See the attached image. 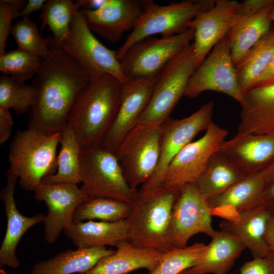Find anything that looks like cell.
<instances>
[{"instance_id":"40","label":"cell","mask_w":274,"mask_h":274,"mask_svg":"<svg viewBox=\"0 0 274 274\" xmlns=\"http://www.w3.org/2000/svg\"><path fill=\"white\" fill-rule=\"evenodd\" d=\"M14 122L9 109L0 107V145L10 138Z\"/></svg>"},{"instance_id":"7","label":"cell","mask_w":274,"mask_h":274,"mask_svg":"<svg viewBox=\"0 0 274 274\" xmlns=\"http://www.w3.org/2000/svg\"><path fill=\"white\" fill-rule=\"evenodd\" d=\"M197 68L192 43L185 47L158 75L150 100L138 122L161 126L184 96Z\"/></svg>"},{"instance_id":"46","label":"cell","mask_w":274,"mask_h":274,"mask_svg":"<svg viewBox=\"0 0 274 274\" xmlns=\"http://www.w3.org/2000/svg\"><path fill=\"white\" fill-rule=\"evenodd\" d=\"M269 16L271 19V22H273L274 23V3L271 6V7L270 10L269 12Z\"/></svg>"},{"instance_id":"3","label":"cell","mask_w":274,"mask_h":274,"mask_svg":"<svg viewBox=\"0 0 274 274\" xmlns=\"http://www.w3.org/2000/svg\"><path fill=\"white\" fill-rule=\"evenodd\" d=\"M180 191L164 186L140 189L126 220L127 242L140 248L153 249L163 253L173 247L170 221Z\"/></svg>"},{"instance_id":"29","label":"cell","mask_w":274,"mask_h":274,"mask_svg":"<svg viewBox=\"0 0 274 274\" xmlns=\"http://www.w3.org/2000/svg\"><path fill=\"white\" fill-rule=\"evenodd\" d=\"M245 178L227 157L218 150L210 158L196 184L209 201L224 193Z\"/></svg>"},{"instance_id":"23","label":"cell","mask_w":274,"mask_h":274,"mask_svg":"<svg viewBox=\"0 0 274 274\" xmlns=\"http://www.w3.org/2000/svg\"><path fill=\"white\" fill-rule=\"evenodd\" d=\"M238 134L264 135L274 131V83L243 91Z\"/></svg>"},{"instance_id":"38","label":"cell","mask_w":274,"mask_h":274,"mask_svg":"<svg viewBox=\"0 0 274 274\" xmlns=\"http://www.w3.org/2000/svg\"><path fill=\"white\" fill-rule=\"evenodd\" d=\"M27 2L24 0L0 1V56L6 52V42L13 28L12 22L14 18L20 16Z\"/></svg>"},{"instance_id":"47","label":"cell","mask_w":274,"mask_h":274,"mask_svg":"<svg viewBox=\"0 0 274 274\" xmlns=\"http://www.w3.org/2000/svg\"><path fill=\"white\" fill-rule=\"evenodd\" d=\"M0 274H7L6 271L3 269H0Z\"/></svg>"},{"instance_id":"44","label":"cell","mask_w":274,"mask_h":274,"mask_svg":"<svg viewBox=\"0 0 274 274\" xmlns=\"http://www.w3.org/2000/svg\"><path fill=\"white\" fill-rule=\"evenodd\" d=\"M46 0H28L25 6L21 11L20 16L23 18L29 17L32 12L42 10Z\"/></svg>"},{"instance_id":"21","label":"cell","mask_w":274,"mask_h":274,"mask_svg":"<svg viewBox=\"0 0 274 274\" xmlns=\"http://www.w3.org/2000/svg\"><path fill=\"white\" fill-rule=\"evenodd\" d=\"M143 1L114 0L97 10H79L90 30L111 43L120 40L123 34L134 27L143 9Z\"/></svg>"},{"instance_id":"19","label":"cell","mask_w":274,"mask_h":274,"mask_svg":"<svg viewBox=\"0 0 274 274\" xmlns=\"http://www.w3.org/2000/svg\"><path fill=\"white\" fill-rule=\"evenodd\" d=\"M219 150L247 177L274 161V133H236L231 139L225 140Z\"/></svg>"},{"instance_id":"6","label":"cell","mask_w":274,"mask_h":274,"mask_svg":"<svg viewBox=\"0 0 274 274\" xmlns=\"http://www.w3.org/2000/svg\"><path fill=\"white\" fill-rule=\"evenodd\" d=\"M215 0H186L161 6L151 0H144L143 9L134 27L117 51L118 60L135 43L160 34L168 37L189 28L193 19L211 7Z\"/></svg>"},{"instance_id":"43","label":"cell","mask_w":274,"mask_h":274,"mask_svg":"<svg viewBox=\"0 0 274 274\" xmlns=\"http://www.w3.org/2000/svg\"><path fill=\"white\" fill-rule=\"evenodd\" d=\"M271 83H274V55L267 68L258 78L252 86Z\"/></svg>"},{"instance_id":"31","label":"cell","mask_w":274,"mask_h":274,"mask_svg":"<svg viewBox=\"0 0 274 274\" xmlns=\"http://www.w3.org/2000/svg\"><path fill=\"white\" fill-rule=\"evenodd\" d=\"M274 55V30L269 31L236 65L243 92L254 84L265 70Z\"/></svg>"},{"instance_id":"28","label":"cell","mask_w":274,"mask_h":274,"mask_svg":"<svg viewBox=\"0 0 274 274\" xmlns=\"http://www.w3.org/2000/svg\"><path fill=\"white\" fill-rule=\"evenodd\" d=\"M115 250L106 247L67 250L50 259L36 263L30 274H81L94 267L102 258Z\"/></svg>"},{"instance_id":"35","label":"cell","mask_w":274,"mask_h":274,"mask_svg":"<svg viewBox=\"0 0 274 274\" xmlns=\"http://www.w3.org/2000/svg\"><path fill=\"white\" fill-rule=\"evenodd\" d=\"M35 95V89L32 85H27L5 75L1 76V108L12 109L18 114L26 113L32 106Z\"/></svg>"},{"instance_id":"41","label":"cell","mask_w":274,"mask_h":274,"mask_svg":"<svg viewBox=\"0 0 274 274\" xmlns=\"http://www.w3.org/2000/svg\"><path fill=\"white\" fill-rule=\"evenodd\" d=\"M114 0H77L75 3L78 10H97L110 5Z\"/></svg>"},{"instance_id":"1","label":"cell","mask_w":274,"mask_h":274,"mask_svg":"<svg viewBox=\"0 0 274 274\" xmlns=\"http://www.w3.org/2000/svg\"><path fill=\"white\" fill-rule=\"evenodd\" d=\"M50 50L43 58L32 85L36 95L28 127L59 132L67 125L70 113L80 91L90 81L88 73L56 44L46 38Z\"/></svg>"},{"instance_id":"17","label":"cell","mask_w":274,"mask_h":274,"mask_svg":"<svg viewBox=\"0 0 274 274\" xmlns=\"http://www.w3.org/2000/svg\"><path fill=\"white\" fill-rule=\"evenodd\" d=\"M158 76L122 84L121 102L115 121L102 143L115 153L126 134L136 125L147 107Z\"/></svg>"},{"instance_id":"25","label":"cell","mask_w":274,"mask_h":274,"mask_svg":"<svg viewBox=\"0 0 274 274\" xmlns=\"http://www.w3.org/2000/svg\"><path fill=\"white\" fill-rule=\"evenodd\" d=\"M116 247L114 253L102 258L92 269L81 274H128L141 268L150 272L163 254L153 249L135 247L127 241Z\"/></svg>"},{"instance_id":"30","label":"cell","mask_w":274,"mask_h":274,"mask_svg":"<svg viewBox=\"0 0 274 274\" xmlns=\"http://www.w3.org/2000/svg\"><path fill=\"white\" fill-rule=\"evenodd\" d=\"M61 145L57 156V169L53 175L45 177L42 183L46 184L81 183L80 155L81 146L71 127L67 125L60 132Z\"/></svg>"},{"instance_id":"32","label":"cell","mask_w":274,"mask_h":274,"mask_svg":"<svg viewBox=\"0 0 274 274\" xmlns=\"http://www.w3.org/2000/svg\"><path fill=\"white\" fill-rule=\"evenodd\" d=\"M75 2L71 0H48L40 15L42 21L41 32L48 25L55 42L61 45L68 38L73 18L78 11Z\"/></svg>"},{"instance_id":"26","label":"cell","mask_w":274,"mask_h":274,"mask_svg":"<svg viewBox=\"0 0 274 274\" xmlns=\"http://www.w3.org/2000/svg\"><path fill=\"white\" fill-rule=\"evenodd\" d=\"M65 236L78 248L114 246L127 241L126 221H71L64 228Z\"/></svg>"},{"instance_id":"5","label":"cell","mask_w":274,"mask_h":274,"mask_svg":"<svg viewBox=\"0 0 274 274\" xmlns=\"http://www.w3.org/2000/svg\"><path fill=\"white\" fill-rule=\"evenodd\" d=\"M80 165V188L88 198L134 203L139 190L129 185L115 154L102 144L81 147Z\"/></svg>"},{"instance_id":"18","label":"cell","mask_w":274,"mask_h":274,"mask_svg":"<svg viewBox=\"0 0 274 274\" xmlns=\"http://www.w3.org/2000/svg\"><path fill=\"white\" fill-rule=\"evenodd\" d=\"M274 176V161L241 180L227 191L209 200L212 215L231 219L242 211L262 204L264 191Z\"/></svg>"},{"instance_id":"15","label":"cell","mask_w":274,"mask_h":274,"mask_svg":"<svg viewBox=\"0 0 274 274\" xmlns=\"http://www.w3.org/2000/svg\"><path fill=\"white\" fill-rule=\"evenodd\" d=\"M241 3L215 0L210 8L198 14L190 22L194 31L192 43L197 67L215 45L225 37L238 18Z\"/></svg>"},{"instance_id":"14","label":"cell","mask_w":274,"mask_h":274,"mask_svg":"<svg viewBox=\"0 0 274 274\" xmlns=\"http://www.w3.org/2000/svg\"><path fill=\"white\" fill-rule=\"evenodd\" d=\"M212 209L196 183L181 190L173 207L170 226L173 247L187 246L190 238L198 233L212 237L215 231L212 225Z\"/></svg>"},{"instance_id":"2","label":"cell","mask_w":274,"mask_h":274,"mask_svg":"<svg viewBox=\"0 0 274 274\" xmlns=\"http://www.w3.org/2000/svg\"><path fill=\"white\" fill-rule=\"evenodd\" d=\"M122 84L105 74L90 80L78 94L67 125L81 147L102 144L118 114Z\"/></svg>"},{"instance_id":"27","label":"cell","mask_w":274,"mask_h":274,"mask_svg":"<svg viewBox=\"0 0 274 274\" xmlns=\"http://www.w3.org/2000/svg\"><path fill=\"white\" fill-rule=\"evenodd\" d=\"M274 1L257 12L239 17L226 38L235 66L250 50L270 31L269 12Z\"/></svg>"},{"instance_id":"34","label":"cell","mask_w":274,"mask_h":274,"mask_svg":"<svg viewBox=\"0 0 274 274\" xmlns=\"http://www.w3.org/2000/svg\"><path fill=\"white\" fill-rule=\"evenodd\" d=\"M206 248L202 243L183 248L173 247L163 254L156 266L148 274H181L195 264Z\"/></svg>"},{"instance_id":"45","label":"cell","mask_w":274,"mask_h":274,"mask_svg":"<svg viewBox=\"0 0 274 274\" xmlns=\"http://www.w3.org/2000/svg\"><path fill=\"white\" fill-rule=\"evenodd\" d=\"M265 240L270 249L274 253V216L272 215L269 219L265 232Z\"/></svg>"},{"instance_id":"4","label":"cell","mask_w":274,"mask_h":274,"mask_svg":"<svg viewBox=\"0 0 274 274\" xmlns=\"http://www.w3.org/2000/svg\"><path fill=\"white\" fill-rule=\"evenodd\" d=\"M60 137V132L28 127L16 132L9 147V169L19 178L23 189L34 191L45 177L56 173Z\"/></svg>"},{"instance_id":"12","label":"cell","mask_w":274,"mask_h":274,"mask_svg":"<svg viewBox=\"0 0 274 274\" xmlns=\"http://www.w3.org/2000/svg\"><path fill=\"white\" fill-rule=\"evenodd\" d=\"M228 134L227 130L213 121L202 136L186 145L172 160L162 186L180 191L188 184H196Z\"/></svg>"},{"instance_id":"39","label":"cell","mask_w":274,"mask_h":274,"mask_svg":"<svg viewBox=\"0 0 274 274\" xmlns=\"http://www.w3.org/2000/svg\"><path fill=\"white\" fill-rule=\"evenodd\" d=\"M238 274H274V254L245 262Z\"/></svg>"},{"instance_id":"33","label":"cell","mask_w":274,"mask_h":274,"mask_svg":"<svg viewBox=\"0 0 274 274\" xmlns=\"http://www.w3.org/2000/svg\"><path fill=\"white\" fill-rule=\"evenodd\" d=\"M132 205L116 199L96 197L88 198L76 209L73 220H99L105 222L125 220L130 215Z\"/></svg>"},{"instance_id":"42","label":"cell","mask_w":274,"mask_h":274,"mask_svg":"<svg viewBox=\"0 0 274 274\" xmlns=\"http://www.w3.org/2000/svg\"><path fill=\"white\" fill-rule=\"evenodd\" d=\"M261 204L267 208L274 216V176L264 191Z\"/></svg>"},{"instance_id":"10","label":"cell","mask_w":274,"mask_h":274,"mask_svg":"<svg viewBox=\"0 0 274 274\" xmlns=\"http://www.w3.org/2000/svg\"><path fill=\"white\" fill-rule=\"evenodd\" d=\"M60 46L88 73L91 80L109 74L123 84L127 81L117 51L108 48L95 38L81 10L75 14L68 37Z\"/></svg>"},{"instance_id":"20","label":"cell","mask_w":274,"mask_h":274,"mask_svg":"<svg viewBox=\"0 0 274 274\" xmlns=\"http://www.w3.org/2000/svg\"><path fill=\"white\" fill-rule=\"evenodd\" d=\"M7 182L0 192L7 217V229L0 248V266L17 268L20 262L16 255L17 247L24 234L33 226L44 222L46 215L39 213L32 217L22 215L17 208L14 198L15 186L18 178L9 169Z\"/></svg>"},{"instance_id":"11","label":"cell","mask_w":274,"mask_h":274,"mask_svg":"<svg viewBox=\"0 0 274 274\" xmlns=\"http://www.w3.org/2000/svg\"><path fill=\"white\" fill-rule=\"evenodd\" d=\"M207 91L224 93L240 105L243 92L226 36L213 48L190 77L185 96L195 98Z\"/></svg>"},{"instance_id":"9","label":"cell","mask_w":274,"mask_h":274,"mask_svg":"<svg viewBox=\"0 0 274 274\" xmlns=\"http://www.w3.org/2000/svg\"><path fill=\"white\" fill-rule=\"evenodd\" d=\"M194 39L191 28L161 38H147L130 47L119 59L122 73L128 80L154 77Z\"/></svg>"},{"instance_id":"48","label":"cell","mask_w":274,"mask_h":274,"mask_svg":"<svg viewBox=\"0 0 274 274\" xmlns=\"http://www.w3.org/2000/svg\"><path fill=\"white\" fill-rule=\"evenodd\" d=\"M274 133V131H273L272 133Z\"/></svg>"},{"instance_id":"13","label":"cell","mask_w":274,"mask_h":274,"mask_svg":"<svg viewBox=\"0 0 274 274\" xmlns=\"http://www.w3.org/2000/svg\"><path fill=\"white\" fill-rule=\"evenodd\" d=\"M214 107V102L209 101L190 116L182 119L170 118L161 125L158 164L152 177L142 186L141 189L147 190L162 186L166 169L172 160L212 123Z\"/></svg>"},{"instance_id":"36","label":"cell","mask_w":274,"mask_h":274,"mask_svg":"<svg viewBox=\"0 0 274 274\" xmlns=\"http://www.w3.org/2000/svg\"><path fill=\"white\" fill-rule=\"evenodd\" d=\"M42 59L31 52L17 48L0 56V71L3 75L24 82L36 75Z\"/></svg>"},{"instance_id":"24","label":"cell","mask_w":274,"mask_h":274,"mask_svg":"<svg viewBox=\"0 0 274 274\" xmlns=\"http://www.w3.org/2000/svg\"><path fill=\"white\" fill-rule=\"evenodd\" d=\"M195 264L181 274H227L245 247L234 236L216 230Z\"/></svg>"},{"instance_id":"16","label":"cell","mask_w":274,"mask_h":274,"mask_svg":"<svg viewBox=\"0 0 274 274\" xmlns=\"http://www.w3.org/2000/svg\"><path fill=\"white\" fill-rule=\"evenodd\" d=\"M34 192L35 199L44 201L48 207L44 222L45 239L53 244L73 220L76 209L88 197L77 185L68 183H41Z\"/></svg>"},{"instance_id":"37","label":"cell","mask_w":274,"mask_h":274,"mask_svg":"<svg viewBox=\"0 0 274 274\" xmlns=\"http://www.w3.org/2000/svg\"><path fill=\"white\" fill-rule=\"evenodd\" d=\"M12 36L18 48L31 52L42 58L50 53L46 39L40 34L37 24L29 17L23 18L13 26Z\"/></svg>"},{"instance_id":"8","label":"cell","mask_w":274,"mask_h":274,"mask_svg":"<svg viewBox=\"0 0 274 274\" xmlns=\"http://www.w3.org/2000/svg\"><path fill=\"white\" fill-rule=\"evenodd\" d=\"M161 126L138 122L122 140L115 154L124 177L137 189L152 177L158 166Z\"/></svg>"},{"instance_id":"22","label":"cell","mask_w":274,"mask_h":274,"mask_svg":"<svg viewBox=\"0 0 274 274\" xmlns=\"http://www.w3.org/2000/svg\"><path fill=\"white\" fill-rule=\"evenodd\" d=\"M273 215L260 204L238 213L231 219H224L220 229L231 234L250 252L253 258L274 254L267 243L265 235L268 222Z\"/></svg>"}]
</instances>
